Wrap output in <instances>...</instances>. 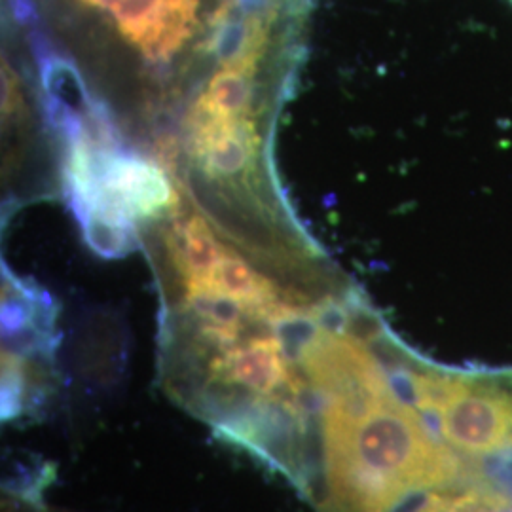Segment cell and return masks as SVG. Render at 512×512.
I'll return each mask as SVG.
<instances>
[{
  "instance_id": "1",
  "label": "cell",
  "mask_w": 512,
  "mask_h": 512,
  "mask_svg": "<svg viewBox=\"0 0 512 512\" xmlns=\"http://www.w3.org/2000/svg\"><path fill=\"white\" fill-rule=\"evenodd\" d=\"M103 8L148 57L165 59L192 35L198 0H105Z\"/></svg>"
},
{
  "instance_id": "2",
  "label": "cell",
  "mask_w": 512,
  "mask_h": 512,
  "mask_svg": "<svg viewBox=\"0 0 512 512\" xmlns=\"http://www.w3.org/2000/svg\"><path fill=\"white\" fill-rule=\"evenodd\" d=\"M255 143V128L247 116L194 114L192 147L209 175L234 177L245 171Z\"/></svg>"
},
{
  "instance_id": "3",
  "label": "cell",
  "mask_w": 512,
  "mask_h": 512,
  "mask_svg": "<svg viewBox=\"0 0 512 512\" xmlns=\"http://www.w3.org/2000/svg\"><path fill=\"white\" fill-rule=\"evenodd\" d=\"M169 253L181 281H202L213 272L224 249L205 220L192 217L175 228L169 239Z\"/></svg>"
},
{
  "instance_id": "4",
  "label": "cell",
  "mask_w": 512,
  "mask_h": 512,
  "mask_svg": "<svg viewBox=\"0 0 512 512\" xmlns=\"http://www.w3.org/2000/svg\"><path fill=\"white\" fill-rule=\"evenodd\" d=\"M403 512H512V499L471 482H454L431 490Z\"/></svg>"
},
{
  "instance_id": "5",
  "label": "cell",
  "mask_w": 512,
  "mask_h": 512,
  "mask_svg": "<svg viewBox=\"0 0 512 512\" xmlns=\"http://www.w3.org/2000/svg\"><path fill=\"white\" fill-rule=\"evenodd\" d=\"M251 71L226 63L203 93L196 114L202 116H245L251 101Z\"/></svg>"
},
{
  "instance_id": "6",
  "label": "cell",
  "mask_w": 512,
  "mask_h": 512,
  "mask_svg": "<svg viewBox=\"0 0 512 512\" xmlns=\"http://www.w3.org/2000/svg\"><path fill=\"white\" fill-rule=\"evenodd\" d=\"M82 2H86L90 6H99V8H103V4H105V0H82Z\"/></svg>"
},
{
  "instance_id": "7",
  "label": "cell",
  "mask_w": 512,
  "mask_h": 512,
  "mask_svg": "<svg viewBox=\"0 0 512 512\" xmlns=\"http://www.w3.org/2000/svg\"><path fill=\"white\" fill-rule=\"evenodd\" d=\"M511 2H512V0H511Z\"/></svg>"
}]
</instances>
